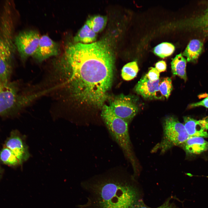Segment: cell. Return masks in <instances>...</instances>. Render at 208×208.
<instances>
[{"label":"cell","mask_w":208,"mask_h":208,"mask_svg":"<svg viewBox=\"0 0 208 208\" xmlns=\"http://www.w3.org/2000/svg\"><path fill=\"white\" fill-rule=\"evenodd\" d=\"M56 76L66 99L101 108L109 97L114 58L106 42L69 44L53 63Z\"/></svg>","instance_id":"obj_1"},{"label":"cell","mask_w":208,"mask_h":208,"mask_svg":"<svg viewBox=\"0 0 208 208\" xmlns=\"http://www.w3.org/2000/svg\"><path fill=\"white\" fill-rule=\"evenodd\" d=\"M111 172L95 176L81 183L88 194L85 203L79 208H131L139 198L136 187L125 174Z\"/></svg>","instance_id":"obj_2"},{"label":"cell","mask_w":208,"mask_h":208,"mask_svg":"<svg viewBox=\"0 0 208 208\" xmlns=\"http://www.w3.org/2000/svg\"><path fill=\"white\" fill-rule=\"evenodd\" d=\"M14 4L4 2L0 11V81L10 80L16 51Z\"/></svg>","instance_id":"obj_3"},{"label":"cell","mask_w":208,"mask_h":208,"mask_svg":"<svg viewBox=\"0 0 208 208\" xmlns=\"http://www.w3.org/2000/svg\"><path fill=\"white\" fill-rule=\"evenodd\" d=\"M101 116L113 139L120 147L125 157L131 164L135 176L140 172L139 164L134 154L128 130V123L116 116L109 105L102 107Z\"/></svg>","instance_id":"obj_4"},{"label":"cell","mask_w":208,"mask_h":208,"mask_svg":"<svg viewBox=\"0 0 208 208\" xmlns=\"http://www.w3.org/2000/svg\"><path fill=\"white\" fill-rule=\"evenodd\" d=\"M34 97L21 93L16 83L0 81V116L14 115Z\"/></svg>","instance_id":"obj_5"},{"label":"cell","mask_w":208,"mask_h":208,"mask_svg":"<svg viewBox=\"0 0 208 208\" xmlns=\"http://www.w3.org/2000/svg\"><path fill=\"white\" fill-rule=\"evenodd\" d=\"M163 135L161 141L155 148L164 153L175 146L181 145L190 137L184 125L173 116L166 118L163 123Z\"/></svg>","instance_id":"obj_6"},{"label":"cell","mask_w":208,"mask_h":208,"mask_svg":"<svg viewBox=\"0 0 208 208\" xmlns=\"http://www.w3.org/2000/svg\"><path fill=\"white\" fill-rule=\"evenodd\" d=\"M40 37L39 33L33 30L22 31L15 36L14 41L16 50L23 62L34 54Z\"/></svg>","instance_id":"obj_7"},{"label":"cell","mask_w":208,"mask_h":208,"mask_svg":"<svg viewBox=\"0 0 208 208\" xmlns=\"http://www.w3.org/2000/svg\"><path fill=\"white\" fill-rule=\"evenodd\" d=\"M109 106L116 116L128 123L138 111L136 101L129 95L121 94L116 96L110 101Z\"/></svg>","instance_id":"obj_8"},{"label":"cell","mask_w":208,"mask_h":208,"mask_svg":"<svg viewBox=\"0 0 208 208\" xmlns=\"http://www.w3.org/2000/svg\"><path fill=\"white\" fill-rule=\"evenodd\" d=\"M25 137L18 130H13L3 145L12 151L22 164L28 159L30 155Z\"/></svg>","instance_id":"obj_9"},{"label":"cell","mask_w":208,"mask_h":208,"mask_svg":"<svg viewBox=\"0 0 208 208\" xmlns=\"http://www.w3.org/2000/svg\"><path fill=\"white\" fill-rule=\"evenodd\" d=\"M59 53L58 44L49 36H40L36 52L32 57L39 62H41L51 57L57 56Z\"/></svg>","instance_id":"obj_10"},{"label":"cell","mask_w":208,"mask_h":208,"mask_svg":"<svg viewBox=\"0 0 208 208\" xmlns=\"http://www.w3.org/2000/svg\"><path fill=\"white\" fill-rule=\"evenodd\" d=\"M160 80L154 81L150 80L146 74L142 76L136 84L134 90L138 94L146 99H161L162 97L157 95L159 90Z\"/></svg>","instance_id":"obj_11"},{"label":"cell","mask_w":208,"mask_h":208,"mask_svg":"<svg viewBox=\"0 0 208 208\" xmlns=\"http://www.w3.org/2000/svg\"><path fill=\"white\" fill-rule=\"evenodd\" d=\"M181 145L187 153L190 154H199L208 150V142L200 137H190Z\"/></svg>","instance_id":"obj_12"},{"label":"cell","mask_w":208,"mask_h":208,"mask_svg":"<svg viewBox=\"0 0 208 208\" xmlns=\"http://www.w3.org/2000/svg\"><path fill=\"white\" fill-rule=\"evenodd\" d=\"M185 129L190 137L208 138V133L197 120L188 116L183 117Z\"/></svg>","instance_id":"obj_13"},{"label":"cell","mask_w":208,"mask_h":208,"mask_svg":"<svg viewBox=\"0 0 208 208\" xmlns=\"http://www.w3.org/2000/svg\"><path fill=\"white\" fill-rule=\"evenodd\" d=\"M191 25L196 32L208 36V6L190 21Z\"/></svg>","instance_id":"obj_14"},{"label":"cell","mask_w":208,"mask_h":208,"mask_svg":"<svg viewBox=\"0 0 208 208\" xmlns=\"http://www.w3.org/2000/svg\"><path fill=\"white\" fill-rule=\"evenodd\" d=\"M203 42L198 39L191 40L189 43L183 55L185 56L188 62H196L203 49Z\"/></svg>","instance_id":"obj_15"},{"label":"cell","mask_w":208,"mask_h":208,"mask_svg":"<svg viewBox=\"0 0 208 208\" xmlns=\"http://www.w3.org/2000/svg\"><path fill=\"white\" fill-rule=\"evenodd\" d=\"M186 60L181 53L177 55L171 62L172 72L173 76H179L185 81L187 79L186 71Z\"/></svg>","instance_id":"obj_16"},{"label":"cell","mask_w":208,"mask_h":208,"mask_svg":"<svg viewBox=\"0 0 208 208\" xmlns=\"http://www.w3.org/2000/svg\"><path fill=\"white\" fill-rule=\"evenodd\" d=\"M96 36V33L86 23L74 37V40L77 42L87 44L95 41Z\"/></svg>","instance_id":"obj_17"},{"label":"cell","mask_w":208,"mask_h":208,"mask_svg":"<svg viewBox=\"0 0 208 208\" xmlns=\"http://www.w3.org/2000/svg\"><path fill=\"white\" fill-rule=\"evenodd\" d=\"M0 160L4 164L13 168L22 165L12 151L4 146L0 152Z\"/></svg>","instance_id":"obj_18"},{"label":"cell","mask_w":208,"mask_h":208,"mask_svg":"<svg viewBox=\"0 0 208 208\" xmlns=\"http://www.w3.org/2000/svg\"><path fill=\"white\" fill-rule=\"evenodd\" d=\"M107 21L106 17L101 15H96L90 17L87 21L86 23L95 33L101 31L106 25Z\"/></svg>","instance_id":"obj_19"},{"label":"cell","mask_w":208,"mask_h":208,"mask_svg":"<svg viewBox=\"0 0 208 208\" xmlns=\"http://www.w3.org/2000/svg\"><path fill=\"white\" fill-rule=\"evenodd\" d=\"M138 70L136 62H129L123 66L121 70L122 77L125 80H130L136 77Z\"/></svg>","instance_id":"obj_20"},{"label":"cell","mask_w":208,"mask_h":208,"mask_svg":"<svg viewBox=\"0 0 208 208\" xmlns=\"http://www.w3.org/2000/svg\"><path fill=\"white\" fill-rule=\"evenodd\" d=\"M175 47L172 44L168 42H163L155 47L154 52L156 55L163 58L171 55Z\"/></svg>","instance_id":"obj_21"},{"label":"cell","mask_w":208,"mask_h":208,"mask_svg":"<svg viewBox=\"0 0 208 208\" xmlns=\"http://www.w3.org/2000/svg\"><path fill=\"white\" fill-rule=\"evenodd\" d=\"M159 89L161 94L168 99L172 90L173 86L171 79L166 77L163 79L159 83Z\"/></svg>","instance_id":"obj_22"},{"label":"cell","mask_w":208,"mask_h":208,"mask_svg":"<svg viewBox=\"0 0 208 208\" xmlns=\"http://www.w3.org/2000/svg\"><path fill=\"white\" fill-rule=\"evenodd\" d=\"M159 73H160L155 68L151 67L150 68L146 75L150 80L154 81L159 79Z\"/></svg>","instance_id":"obj_23"},{"label":"cell","mask_w":208,"mask_h":208,"mask_svg":"<svg viewBox=\"0 0 208 208\" xmlns=\"http://www.w3.org/2000/svg\"><path fill=\"white\" fill-rule=\"evenodd\" d=\"M199 106L208 108V96L201 101L190 104L188 107L189 108H192Z\"/></svg>","instance_id":"obj_24"},{"label":"cell","mask_w":208,"mask_h":208,"mask_svg":"<svg viewBox=\"0 0 208 208\" xmlns=\"http://www.w3.org/2000/svg\"><path fill=\"white\" fill-rule=\"evenodd\" d=\"M171 199L169 198L161 205L155 208H176L174 204L170 201Z\"/></svg>","instance_id":"obj_25"},{"label":"cell","mask_w":208,"mask_h":208,"mask_svg":"<svg viewBox=\"0 0 208 208\" xmlns=\"http://www.w3.org/2000/svg\"><path fill=\"white\" fill-rule=\"evenodd\" d=\"M155 68L159 73L165 71L166 68V62L163 61L158 62L155 64Z\"/></svg>","instance_id":"obj_26"},{"label":"cell","mask_w":208,"mask_h":208,"mask_svg":"<svg viewBox=\"0 0 208 208\" xmlns=\"http://www.w3.org/2000/svg\"><path fill=\"white\" fill-rule=\"evenodd\" d=\"M131 208H151L146 205L143 201L141 199L138 200Z\"/></svg>","instance_id":"obj_27"},{"label":"cell","mask_w":208,"mask_h":208,"mask_svg":"<svg viewBox=\"0 0 208 208\" xmlns=\"http://www.w3.org/2000/svg\"><path fill=\"white\" fill-rule=\"evenodd\" d=\"M198 122L201 126L204 129H208V117L198 120Z\"/></svg>","instance_id":"obj_28"},{"label":"cell","mask_w":208,"mask_h":208,"mask_svg":"<svg viewBox=\"0 0 208 208\" xmlns=\"http://www.w3.org/2000/svg\"><path fill=\"white\" fill-rule=\"evenodd\" d=\"M3 172V169L0 166V179L2 177Z\"/></svg>","instance_id":"obj_29"}]
</instances>
